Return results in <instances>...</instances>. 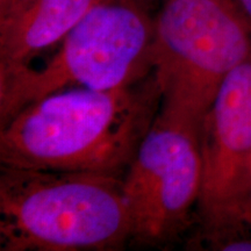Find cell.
Here are the masks:
<instances>
[{
	"instance_id": "obj_1",
	"label": "cell",
	"mask_w": 251,
	"mask_h": 251,
	"mask_svg": "<svg viewBox=\"0 0 251 251\" xmlns=\"http://www.w3.org/2000/svg\"><path fill=\"white\" fill-rule=\"evenodd\" d=\"M161 102L153 72L126 89L50 93L0 125V165L124 177Z\"/></svg>"
},
{
	"instance_id": "obj_2",
	"label": "cell",
	"mask_w": 251,
	"mask_h": 251,
	"mask_svg": "<svg viewBox=\"0 0 251 251\" xmlns=\"http://www.w3.org/2000/svg\"><path fill=\"white\" fill-rule=\"evenodd\" d=\"M131 238L122 177L0 165L1 251H115Z\"/></svg>"
},
{
	"instance_id": "obj_3",
	"label": "cell",
	"mask_w": 251,
	"mask_h": 251,
	"mask_svg": "<svg viewBox=\"0 0 251 251\" xmlns=\"http://www.w3.org/2000/svg\"><path fill=\"white\" fill-rule=\"evenodd\" d=\"M155 17L144 0H102L41 65L0 72V125L50 93L130 87L153 72Z\"/></svg>"
},
{
	"instance_id": "obj_4",
	"label": "cell",
	"mask_w": 251,
	"mask_h": 251,
	"mask_svg": "<svg viewBox=\"0 0 251 251\" xmlns=\"http://www.w3.org/2000/svg\"><path fill=\"white\" fill-rule=\"evenodd\" d=\"M251 56V25L234 0H163L155 15L159 113L199 129L226 77Z\"/></svg>"
},
{
	"instance_id": "obj_5",
	"label": "cell",
	"mask_w": 251,
	"mask_h": 251,
	"mask_svg": "<svg viewBox=\"0 0 251 251\" xmlns=\"http://www.w3.org/2000/svg\"><path fill=\"white\" fill-rule=\"evenodd\" d=\"M131 243L163 247L192 225L201 188L199 129L158 112L124 177Z\"/></svg>"
},
{
	"instance_id": "obj_6",
	"label": "cell",
	"mask_w": 251,
	"mask_h": 251,
	"mask_svg": "<svg viewBox=\"0 0 251 251\" xmlns=\"http://www.w3.org/2000/svg\"><path fill=\"white\" fill-rule=\"evenodd\" d=\"M198 229L251 222V56L226 77L199 127Z\"/></svg>"
},
{
	"instance_id": "obj_7",
	"label": "cell",
	"mask_w": 251,
	"mask_h": 251,
	"mask_svg": "<svg viewBox=\"0 0 251 251\" xmlns=\"http://www.w3.org/2000/svg\"><path fill=\"white\" fill-rule=\"evenodd\" d=\"M102 0H1L0 72L25 67L57 46Z\"/></svg>"
},
{
	"instance_id": "obj_8",
	"label": "cell",
	"mask_w": 251,
	"mask_h": 251,
	"mask_svg": "<svg viewBox=\"0 0 251 251\" xmlns=\"http://www.w3.org/2000/svg\"><path fill=\"white\" fill-rule=\"evenodd\" d=\"M187 247L215 251H251V222L213 230H197Z\"/></svg>"
},
{
	"instance_id": "obj_9",
	"label": "cell",
	"mask_w": 251,
	"mask_h": 251,
	"mask_svg": "<svg viewBox=\"0 0 251 251\" xmlns=\"http://www.w3.org/2000/svg\"><path fill=\"white\" fill-rule=\"evenodd\" d=\"M234 1L248 23L251 25V0H234Z\"/></svg>"
},
{
	"instance_id": "obj_10",
	"label": "cell",
	"mask_w": 251,
	"mask_h": 251,
	"mask_svg": "<svg viewBox=\"0 0 251 251\" xmlns=\"http://www.w3.org/2000/svg\"><path fill=\"white\" fill-rule=\"evenodd\" d=\"M0 1H1V0H0Z\"/></svg>"
}]
</instances>
